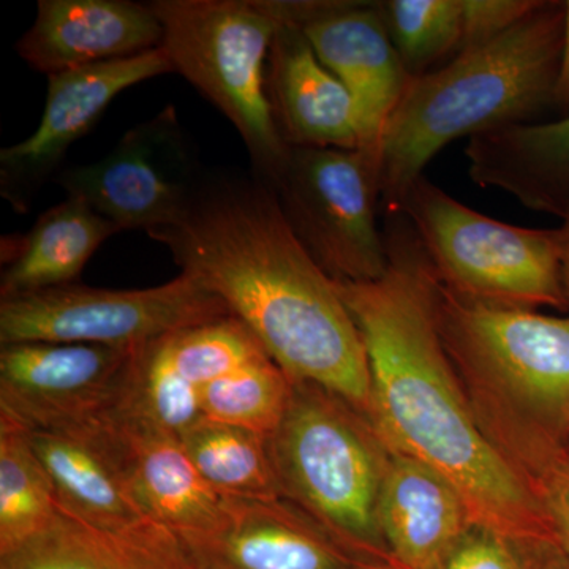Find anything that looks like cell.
<instances>
[{
    "label": "cell",
    "mask_w": 569,
    "mask_h": 569,
    "mask_svg": "<svg viewBox=\"0 0 569 569\" xmlns=\"http://www.w3.org/2000/svg\"><path fill=\"white\" fill-rule=\"evenodd\" d=\"M355 569H396L392 567H387V565H369V563H358Z\"/></svg>",
    "instance_id": "obj_35"
},
{
    "label": "cell",
    "mask_w": 569,
    "mask_h": 569,
    "mask_svg": "<svg viewBox=\"0 0 569 569\" xmlns=\"http://www.w3.org/2000/svg\"><path fill=\"white\" fill-rule=\"evenodd\" d=\"M389 212L406 217L452 293L486 305L568 309L559 228L500 222L460 203L426 176Z\"/></svg>",
    "instance_id": "obj_7"
},
{
    "label": "cell",
    "mask_w": 569,
    "mask_h": 569,
    "mask_svg": "<svg viewBox=\"0 0 569 569\" xmlns=\"http://www.w3.org/2000/svg\"><path fill=\"white\" fill-rule=\"evenodd\" d=\"M168 361L198 389L268 355L234 316L217 318L160 337Z\"/></svg>",
    "instance_id": "obj_28"
},
{
    "label": "cell",
    "mask_w": 569,
    "mask_h": 569,
    "mask_svg": "<svg viewBox=\"0 0 569 569\" xmlns=\"http://www.w3.org/2000/svg\"><path fill=\"white\" fill-rule=\"evenodd\" d=\"M527 565L529 569H569L567 557L553 546L527 549Z\"/></svg>",
    "instance_id": "obj_33"
},
{
    "label": "cell",
    "mask_w": 569,
    "mask_h": 569,
    "mask_svg": "<svg viewBox=\"0 0 569 569\" xmlns=\"http://www.w3.org/2000/svg\"><path fill=\"white\" fill-rule=\"evenodd\" d=\"M383 11L392 43L413 77L462 48V0H389Z\"/></svg>",
    "instance_id": "obj_29"
},
{
    "label": "cell",
    "mask_w": 569,
    "mask_h": 569,
    "mask_svg": "<svg viewBox=\"0 0 569 569\" xmlns=\"http://www.w3.org/2000/svg\"><path fill=\"white\" fill-rule=\"evenodd\" d=\"M539 2L541 0H462L460 51L497 39L537 9Z\"/></svg>",
    "instance_id": "obj_31"
},
{
    "label": "cell",
    "mask_w": 569,
    "mask_h": 569,
    "mask_svg": "<svg viewBox=\"0 0 569 569\" xmlns=\"http://www.w3.org/2000/svg\"><path fill=\"white\" fill-rule=\"evenodd\" d=\"M561 219H563L559 228L561 277H563L565 291L569 301V204Z\"/></svg>",
    "instance_id": "obj_34"
},
{
    "label": "cell",
    "mask_w": 569,
    "mask_h": 569,
    "mask_svg": "<svg viewBox=\"0 0 569 569\" xmlns=\"http://www.w3.org/2000/svg\"><path fill=\"white\" fill-rule=\"evenodd\" d=\"M231 316L222 299L181 272L142 290L69 283L0 299V342L84 343L133 351L179 329Z\"/></svg>",
    "instance_id": "obj_8"
},
{
    "label": "cell",
    "mask_w": 569,
    "mask_h": 569,
    "mask_svg": "<svg viewBox=\"0 0 569 569\" xmlns=\"http://www.w3.org/2000/svg\"><path fill=\"white\" fill-rule=\"evenodd\" d=\"M173 537L194 569H355L359 563L287 498L223 497L212 526Z\"/></svg>",
    "instance_id": "obj_14"
},
{
    "label": "cell",
    "mask_w": 569,
    "mask_h": 569,
    "mask_svg": "<svg viewBox=\"0 0 569 569\" xmlns=\"http://www.w3.org/2000/svg\"><path fill=\"white\" fill-rule=\"evenodd\" d=\"M171 531L148 522L126 535L86 526L58 509L20 548L0 556V569H186Z\"/></svg>",
    "instance_id": "obj_22"
},
{
    "label": "cell",
    "mask_w": 569,
    "mask_h": 569,
    "mask_svg": "<svg viewBox=\"0 0 569 569\" xmlns=\"http://www.w3.org/2000/svg\"><path fill=\"white\" fill-rule=\"evenodd\" d=\"M149 236L222 299L291 381L329 389L369 418L361 335L336 280L291 230L271 183L253 173L203 179L186 216Z\"/></svg>",
    "instance_id": "obj_2"
},
{
    "label": "cell",
    "mask_w": 569,
    "mask_h": 569,
    "mask_svg": "<svg viewBox=\"0 0 569 569\" xmlns=\"http://www.w3.org/2000/svg\"><path fill=\"white\" fill-rule=\"evenodd\" d=\"M392 216L385 274L336 282L369 361L370 422L389 448L448 479L473 526L522 548H559L530 486L479 422L438 325L440 279L406 217Z\"/></svg>",
    "instance_id": "obj_1"
},
{
    "label": "cell",
    "mask_w": 569,
    "mask_h": 569,
    "mask_svg": "<svg viewBox=\"0 0 569 569\" xmlns=\"http://www.w3.org/2000/svg\"><path fill=\"white\" fill-rule=\"evenodd\" d=\"M162 41L151 2L40 0L17 51L31 69L50 77L156 50Z\"/></svg>",
    "instance_id": "obj_16"
},
{
    "label": "cell",
    "mask_w": 569,
    "mask_h": 569,
    "mask_svg": "<svg viewBox=\"0 0 569 569\" xmlns=\"http://www.w3.org/2000/svg\"><path fill=\"white\" fill-rule=\"evenodd\" d=\"M118 233L121 230L91 206L67 197L41 213L29 233L7 239L0 298L73 283L100 246Z\"/></svg>",
    "instance_id": "obj_21"
},
{
    "label": "cell",
    "mask_w": 569,
    "mask_h": 569,
    "mask_svg": "<svg viewBox=\"0 0 569 569\" xmlns=\"http://www.w3.org/2000/svg\"><path fill=\"white\" fill-rule=\"evenodd\" d=\"M162 47L48 77L47 102L31 137L0 151V193L14 211L26 212L74 142L86 137L127 89L171 73Z\"/></svg>",
    "instance_id": "obj_13"
},
{
    "label": "cell",
    "mask_w": 569,
    "mask_h": 569,
    "mask_svg": "<svg viewBox=\"0 0 569 569\" xmlns=\"http://www.w3.org/2000/svg\"><path fill=\"white\" fill-rule=\"evenodd\" d=\"M118 413L178 437L204 418L200 389L168 361L159 339L132 351Z\"/></svg>",
    "instance_id": "obj_27"
},
{
    "label": "cell",
    "mask_w": 569,
    "mask_h": 569,
    "mask_svg": "<svg viewBox=\"0 0 569 569\" xmlns=\"http://www.w3.org/2000/svg\"><path fill=\"white\" fill-rule=\"evenodd\" d=\"M162 48L244 141L252 173L274 186L290 146L268 96V58L283 17L277 0H156Z\"/></svg>",
    "instance_id": "obj_5"
},
{
    "label": "cell",
    "mask_w": 569,
    "mask_h": 569,
    "mask_svg": "<svg viewBox=\"0 0 569 569\" xmlns=\"http://www.w3.org/2000/svg\"><path fill=\"white\" fill-rule=\"evenodd\" d=\"M438 325L477 410L569 441V317L471 301L441 283Z\"/></svg>",
    "instance_id": "obj_6"
},
{
    "label": "cell",
    "mask_w": 569,
    "mask_h": 569,
    "mask_svg": "<svg viewBox=\"0 0 569 569\" xmlns=\"http://www.w3.org/2000/svg\"><path fill=\"white\" fill-rule=\"evenodd\" d=\"M291 230L336 282H370L388 268L377 224L380 170L353 149L291 148L274 186Z\"/></svg>",
    "instance_id": "obj_9"
},
{
    "label": "cell",
    "mask_w": 569,
    "mask_h": 569,
    "mask_svg": "<svg viewBox=\"0 0 569 569\" xmlns=\"http://www.w3.org/2000/svg\"><path fill=\"white\" fill-rule=\"evenodd\" d=\"M266 81L277 127L290 148L358 149L350 93L284 18L269 52Z\"/></svg>",
    "instance_id": "obj_18"
},
{
    "label": "cell",
    "mask_w": 569,
    "mask_h": 569,
    "mask_svg": "<svg viewBox=\"0 0 569 569\" xmlns=\"http://www.w3.org/2000/svg\"><path fill=\"white\" fill-rule=\"evenodd\" d=\"M132 351L21 342L0 350V421L26 432L88 425L121 407Z\"/></svg>",
    "instance_id": "obj_11"
},
{
    "label": "cell",
    "mask_w": 569,
    "mask_h": 569,
    "mask_svg": "<svg viewBox=\"0 0 569 569\" xmlns=\"http://www.w3.org/2000/svg\"><path fill=\"white\" fill-rule=\"evenodd\" d=\"M490 440L522 475L569 561V443L518 419L478 411Z\"/></svg>",
    "instance_id": "obj_24"
},
{
    "label": "cell",
    "mask_w": 569,
    "mask_h": 569,
    "mask_svg": "<svg viewBox=\"0 0 569 569\" xmlns=\"http://www.w3.org/2000/svg\"><path fill=\"white\" fill-rule=\"evenodd\" d=\"M58 509L51 478L28 432L0 421V556L40 533Z\"/></svg>",
    "instance_id": "obj_25"
},
{
    "label": "cell",
    "mask_w": 569,
    "mask_h": 569,
    "mask_svg": "<svg viewBox=\"0 0 569 569\" xmlns=\"http://www.w3.org/2000/svg\"><path fill=\"white\" fill-rule=\"evenodd\" d=\"M179 438L198 473L220 496L283 498L268 436L203 418Z\"/></svg>",
    "instance_id": "obj_23"
},
{
    "label": "cell",
    "mask_w": 569,
    "mask_h": 569,
    "mask_svg": "<svg viewBox=\"0 0 569 569\" xmlns=\"http://www.w3.org/2000/svg\"><path fill=\"white\" fill-rule=\"evenodd\" d=\"M565 3H567V13H565L563 44H561L559 73L553 86L552 103L560 108L565 116H569V0Z\"/></svg>",
    "instance_id": "obj_32"
},
{
    "label": "cell",
    "mask_w": 569,
    "mask_h": 569,
    "mask_svg": "<svg viewBox=\"0 0 569 569\" xmlns=\"http://www.w3.org/2000/svg\"><path fill=\"white\" fill-rule=\"evenodd\" d=\"M441 569H527V550L496 531L471 526Z\"/></svg>",
    "instance_id": "obj_30"
},
{
    "label": "cell",
    "mask_w": 569,
    "mask_h": 569,
    "mask_svg": "<svg viewBox=\"0 0 569 569\" xmlns=\"http://www.w3.org/2000/svg\"><path fill=\"white\" fill-rule=\"evenodd\" d=\"M527 569H529V565H527Z\"/></svg>",
    "instance_id": "obj_37"
},
{
    "label": "cell",
    "mask_w": 569,
    "mask_h": 569,
    "mask_svg": "<svg viewBox=\"0 0 569 569\" xmlns=\"http://www.w3.org/2000/svg\"><path fill=\"white\" fill-rule=\"evenodd\" d=\"M378 520L397 569H441L473 526L455 486L426 463L389 448Z\"/></svg>",
    "instance_id": "obj_17"
},
{
    "label": "cell",
    "mask_w": 569,
    "mask_h": 569,
    "mask_svg": "<svg viewBox=\"0 0 569 569\" xmlns=\"http://www.w3.org/2000/svg\"><path fill=\"white\" fill-rule=\"evenodd\" d=\"M568 443H569V441H568Z\"/></svg>",
    "instance_id": "obj_38"
},
{
    "label": "cell",
    "mask_w": 569,
    "mask_h": 569,
    "mask_svg": "<svg viewBox=\"0 0 569 569\" xmlns=\"http://www.w3.org/2000/svg\"><path fill=\"white\" fill-rule=\"evenodd\" d=\"M186 569H194V568L192 567V565L189 563V561H187V568Z\"/></svg>",
    "instance_id": "obj_36"
},
{
    "label": "cell",
    "mask_w": 569,
    "mask_h": 569,
    "mask_svg": "<svg viewBox=\"0 0 569 569\" xmlns=\"http://www.w3.org/2000/svg\"><path fill=\"white\" fill-rule=\"evenodd\" d=\"M134 503L171 533L203 530L219 518L223 497L198 473L181 438L114 411Z\"/></svg>",
    "instance_id": "obj_20"
},
{
    "label": "cell",
    "mask_w": 569,
    "mask_h": 569,
    "mask_svg": "<svg viewBox=\"0 0 569 569\" xmlns=\"http://www.w3.org/2000/svg\"><path fill=\"white\" fill-rule=\"evenodd\" d=\"M468 174L481 189L511 194L530 211L563 217L569 204V116L470 138Z\"/></svg>",
    "instance_id": "obj_19"
},
{
    "label": "cell",
    "mask_w": 569,
    "mask_h": 569,
    "mask_svg": "<svg viewBox=\"0 0 569 569\" xmlns=\"http://www.w3.org/2000/svg\"><path fill=\"white\" fill-rule=\"evenodd\" d=\"M293 381L269 355L204 385L200 391L203 417L261 436H271L290 403Z\"/></svg>",
    "instance_id": "obj_26"
},
{
    "label": "cell",
    "mask_w": 569,
    "mask_h": 569,
    "mask_svg": "<svg viewBox=\"0 0 569 569\" xmlns=\"http://www.w3.org/2000/svg\"><path fill=\"white\" fill-rule=\"evenodd\" d=\"M567 3L541 0L515 28L411 78L385 133L381 200L388 209L460 138L527 119L552 103Z\"/></svg>",
    "instance_id": "obj_3"
},
{
    "label": "cell",
    "mask_w": 569,
    "mask_h": 569,
    "mask_svg": "<svg viewBox=\"0 0 569 569\" xmlns=\"http://www.w3.org/2000/svg\"><path fill=\"white\" fill-rule=\"evenodd\" d=\"M269 451L283 498L359 563L396 568L378 520L389 447L366 415L329 389L293 381Z\"/></svg>",
    "instance_id": "obj_4"
},
{
    "label": "cell",
    "mask_w": 569,
    "mask_h": 569,
    "mask_svg": "<svg viewBox=\"0 0 569 569\" xmlns=\"http://www.w3.org/2000/svg\"><path fill=\"white\" fill-rule=\"evenodd\" d=\"M279 7L346 86L355 104L358 151L380 170L388 123L413 78L389 36L383 3L312 0Z\"/></svg>",
    "instance_id": "obj_12"
},
{
    "label": "cell",
    "mask_w": 569,
    "mask_h": 569,
    "mask_svg": "<svg viewBox=\"0 0 569 569\" xmlns=\"http://www.w3.org/2000/svg\"><path fill=\"white\" fill-rule=\"evenodd\" d=\"M54 181L119 230L149 234L186 216L203 179L174 107H167L123 134L103 159L63 170Z\"/></svg>",
    "instance_id": "obj_10"
},
{
    "label": "cell",
    "mask_w": 569,
    "mask_h": 569,
    "mask_svg": "<svg viewBox=\"0 0 569 569\" xmlns=\"http://www.w3.org/2000/svg\"><path fill=\"white\" fill-rule=\"evenodd\" d=\"M112 415L28 436L51 478L58 507L93 529L126 535L149 520L130 492L122 437Z\"/></svg>",
    "instance_id": "obj_15"
}]
</instances>
